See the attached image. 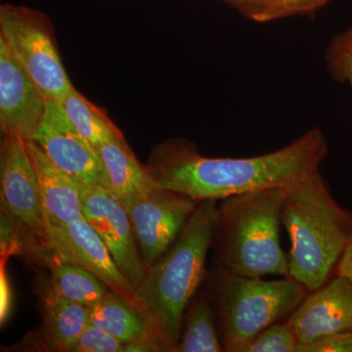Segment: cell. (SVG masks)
Segmentation results:
<instances>
[{
    "label": "cell",
    "mask_w": 352,
    "mask_h": 352,
    "mask_svg": "<svg viewBox=\"0 0 352 352\" xmlns=\"http://www.w3.org/2000/svg\"><path fill=\"white\" fill-rule=\"evenodd\" d=\"M328 153L325 135L312 129L291 144L261 156L208 157L186 140L160 145L147 166L160 188L192 200H224L254 190L285 187L317 170Z\"/></svg>",
    "instance_id": "1"
},
{
    "label": "cell",
    "mask_w": 352,
    "mask_h": 352,
    "mask_svg": "<svg viewBox=\"0 0 352 352\" xmlns=\"http://www.w3.org/2000/svg\"><path fill=\"white\" fill-rule=\"evenodd\" d=\"M215 200L201 201L170 249L148 268L135 288V307L150 324L164 351H175L185 309L203 281L214 241Z\"/></svg>",
    "instance_id": "2"
},
{
    "label": "cell",
    "mask_w": 352,
    "mask_h": 352,
    "mask_svg": "<svg viewBox=\"0 0 352 352\" xmlns=\"http://www.w3.org/2000/svg\"><path fill=\"white\" fill-rule=\"evenodd\" d=\"M282 224L289 234V276L308 293L326 284L352 239V214L331 194L319 168L284 187Z\"/></svg>",
    "instance_id": "3"
},
{
    "label": "cell",
    "mask_w": 352,
    "mask_h": 352,
    "mask_svg": "<svg viewBox=\"0 0 352 352\" xmlns=\"http://www.w3.org/2000/svg\"><path fill=\"white\" fill-rule=\"evenodd\" d=\"M284 187L254 190L222 200L214 240L221 270L241 276H289L280 243Z\"/></svg>",
    "instance_id": "4"
},
{
    "label": "cell",
    "mask_w": 352,
    "mask_h": 352,
    "mask_svg": "<svg viewBox=\"0 0 352 352\" xmlns=\"http://www.w3.org/2000/svg\"><path fill=\"white\" fill-rule=\"evenodd\" d=\"M307 293L302 284L289 276L263 280L219 267L212 294L224 351L245 352L264 329L293 314Z\"/></svg>",
    "instance_id": "5"
},
{
    "label": "cell",
    "mask_w": 352,
    "mask_h": 352,
    "mask_svg": "<svg viewBox=\"0 0 352 352\" xmlns=\"http://www.w3.org/2000/svg\"><path fill=\"white\" fill-rule=\"evenodd\" d=\"M0 38L47 100L61 102L73 89L47 21L36 10L0 7Z\"/></svg>",
    "instance_id": "6"
},
{
    "label": "cell",
    "mask_w": 352,
    "mask_h": 352,
    "mask_svg": "<svg viewBox=\"0 0 352 352\" xmlns=\"http://www.w3.org/2000/svg\"><path fill=\"white\" fill-rule=\"evenodd\" d=\"M199 203L157 187L144 196L122 204L148 268L177 239Z\"/></svg>",
    "instance_id": "7"
},
{
    "label": "cell",
    "mask_w": 352,
    "mask_h": 352,
    "mask_svg": "<svg viewBox=\"0 0 352 352\" xmlns=\"http://www.w3.org/2000/svg\"><path fill=\"white\" fill-rule=\"evenodd\" d=\"M78 187L83 217L107 245L122 274L136 288L144 278L148 267L139 252L126 208L105 186L78 182Z\"/></svg>",
    "instance_id": "8"
},
{
    "label": "cell",
    "mask_w": 352,
    "mask_h": 352,
    "mask_svg": "<svg viewBox=\"0 0 352 352\" xmlns=\"http://www.w3.org/2000/svg\"><path fill=\"white\" fill-rule=\"evenodd\" d=\"M43 247L54 258L82 266L111 291L135 305V288L122 274L107 245L85 217L66 226L45 224Z\"/></svg>",
    "instance_id": "9"
},
{
    "label": "cell",
    "mask_w": 352,
    "mask_h": 352,
    "mask_svg": "<svg viewBox=\"0 0 352 352\" xmlns=\"http://www.w3.org/2000/svg\"><path fill=\"white\" fill-rule=\"evenodd\" d=\"M32 140L55 166L78 182L105 186L98 152L72 124L59 101H46L43 120Z\"/></svg>",
    "instance_id": "10"
},
{
    "label": "cell",
    "mask_w": 352,
    "mask_h": 352,
    "mask_svg": "<svg viewBox=\"0 0 352 352\" xmlns=\"http://www.w3.org/2000/svg\"><path fill=\"white\" fill-rule=\"evenodd\" d=\"M1 204L25 227L45 238V219L36 168L27 141L4 135L0 160Z\"/></svg>",
    "instance_id": "11"
},
{
    "label": "cell",
    "mask_w": 352,
    "mask_h": 352,
    "mask_svg": "<svg viewBox=\"0 0 352 352\" xmlns=\"http://www.w3.org/2000/svg\"><path fill=\"white\" fill-rule=\"evenodd\" d=\"M46 101L0 38V126L4 135L32 140L43 120Z\"/></svg>",
    "instance_id": "12"
},
{
    "label": "cell",
    "mask_w": 352,
    "mask_h": 352,
    "mask_svg": "<svg viewBox=\"0 0 352 352\" xmlns=\"http://www.w3.org/2000/svg\"><path fill=\"white\" fill-rule=\"evenodd\" d=\"M288 322L298 339V349L329 336L352 332V283L336 277L305 296Z\"/></svg>",
    "instance_id": "13"
},
{
    "label": "cell",
    "mask_w": 352,
    "mask_h": 352,
    "mask_svg": "<svg viewBox=\"0 0 352 352\" xmlns=\"http://www.w3.org/2000/svg\"><path fill=\"white\" fill-rule=\"evenodd\" d=\"M27 147L38 175L45 224L66 226L85 217L78 180L55 166L34 141H27Z\"/></svg>",
    "instance_id": "14"
},
{
    "label": "cell",
    "mask_w": 352,
    "mask_h": 352,
    "mask_svg": "<svg viewBox=\"0 0 352 352\" xmlns=\"http://www.w3.org/2000/svg\"><path fill=\"white\" fill-rule=\"evenodd\" d=\"M103 164L105 187L122 204L150 193L157 188L147 166L139 163L124 136L97 148Z\"/></svg>",
    "instance_id": "15"
},
{
    "label": "cell",
    "mask_w": 352,
    "mask_h": 352,
    "mask_svg": "<svg viewBox=\"0 0 352 352\" xmlns=\"http://www.w3.org/2000/svg\"><path fill=\"white\" fill-rule=\"evenodd\" d=\"M89 321L124 344H144L156 351H164L140 310L115 292H109L100 302L90 307Z\"/></svg>",
    "instance_id": "16"
},
{
    "label": "cell",
    "mask_w": 352,
    "mask_h": 352,
    "mask_svg": "<svg viewBox=\"0 0 352 352\" xmlns=\"http://www.w3.org/2000/svg\"><path fill=\"white\" fill-rule=\"evenodd\" d=\"M44 323L57 351H69L89 324L90 307L48 292L44 298Z\"/></svg>",
    "instance_id": "17"
},
{
    "label": "cell",
    "mask_w": 352,
    "mask_h": 352,
    "mask_svg": "<svg viewBox=\"0 0 352 352\" xmlns=\"http://www.w3.org/2000/svg\"><path fill=\"white\" fill-rule=\"evenodd\" d=\"M46 263L51 271L50 292L62 298L91 307L111 291L99 278L78 264L52 256Z\"/></svg>",
    "instance_id": "18"
},
{
    "label": "cell",
    "mask_w": 352,
    "mask_h": 352,
    "mask_svg": "<svg viewBox=\"0 0 352 352\" xmlns=\"http://www.w3.org/2000/svg\"><path fill=\"white\" fill-rule=\"evenodd\" d=\"M60 103L72 124L95 149L113 139L124 136L108 116L78 94L75 87Z\"/></svg>",
    "instance_id": "19"
},
{
    "label": "cell",
    "mask_w": 352,
    "mask_h": 352,
    "mask_svg": "<svg viewBox=\"0 0 352 352\" xmlns=\"http://www.w3.org/2000/svg\"><path fill=\"white\" fill-rule=\"evenodd\" d=\"M175 351H224L219 333L215 327L212 305L206 296L197 298L189 310Z\"/></svg>",
    "instance_id": "20"
},
{
    "label": "cell",
    "mask_w": 352,
    "mask_h": 352,
    "mask_svg": "<svg viewBox=\"0 0 352 352\" xmlns=\"http://www.w3.org/2000/svg\"><path fill=\"white\" fill-rule=\"evenodd\" d=\"M298 339L289 322L272 324L258 333L245 352H298Z\"/></svg>",
    "instance_id": "21"
},
{
    "label": "cell",
    "mask_w": 352,
    "mask_h": 352,
    "mask_svg": "<svg viewBox=\"0 0 352 352\" xmlns=\"http://www.w3.org/2000/svg\"><path fill=\"white\" fill-rule=\"evenodd\" d=\"M326 63L331 75L352 87V25L331 41L326 52Z\"/></svg>",
    "instance_id": "22"
},
{
    "label": "cell",
    "mask_w": 352,
    "mask_h": 352,
    "mask_svg": "<svg viewBox=\"0 0 352 352\" xmlns=\"http://www.w3.org/2000/svg\"><path fill=\"white\" fill-rule=\"evenodd\" d=\"M124 351V342L113 338L110 333L88 324L69 352H120Z\"/></svg>",
    "instance_id": "23"
},
{
    "label": "cell",
    "mask_w": 352,
    "mask_h": 352,
    "mask_svg": "<svg viewBox=\"0 0 352 352\" xmlns=\"http://www.w3.org/2000/svg\"><path fill=\"white\" fill-rule=\"evenodd\" d=\"M272 9L274 19L302 15L318 10L330 0H268Z\"/></svg>",
    "instance_id": "24"
},
{
    "label": "cell",
    "mask_w": 352,
    "mask_h": 352,
    "mask_svg": "<svg viewBox=\"0 0 352 352\" xmlns=\"http://www.w3.org/2000/svg\"><path fill=\"white\" fill-rule=\"evenodd\" d=\"M298 352H352V332L315 340L298 347Z\"/></svg>",
    "instance_id": "25"
},
{
    "label": "cell",
    "mask_w": 352,
    "mask_h": 352,
    "mask_svg": "<svg viewBox=\"0 0 352 352\" xmlns=\"http://www.w3.org/2000/svg\"><path fill=\"white\" fill-rule=\"evenodd\" d=\"M245 17L254 22L265 23L274 19L268 0H226Z\"/></svg>",
    "instance_id": "26"
},
{
    "label": "cell",
    "mask_w": 352,
    "mask_h": 352,
    "mask_svg": "<svg viewBox=\"0 0 352 352\" xmlns=\"http://www.w3.org/2000/svg\"><path fill=\"white\" fill-rule=\"evenodd\" d=\"M3 261H1L0 270V320L1 324L7 320L12 307V289L7 278Z\"/></svg>",
    "instance_id": "27"
},
{
    "label": "cell",
    "mask_w": 352,
    "mask_h": 352,
    "mask_svg": "<svg viewBox=\"0 0 352 352\" xmlns=\"http://www.w3.org/2000/svg\"><path fill=\"white\" fill-rule=\"evenodd\" d=\"M338 275L346 278L352 283V239L340 259Z\"/></svg>",
    "instance_id": "28"
},
{
    "label": "cell",
    "mask_w": 352,
    "mask_h": 352,
    "mask_svg": "<svg viewBox=\"0 0 352 352\" xmlns=\"http://www.w3.org/2000/svg\"><path fill=\"white\" fill-rule=\"evenodd\" d=\"M124 351L151 352L156 351V349H155L154 347L148 346V344L129 342V344H124Z\"/></svg>",
    "instance_id": "29"
}]
</instances>
